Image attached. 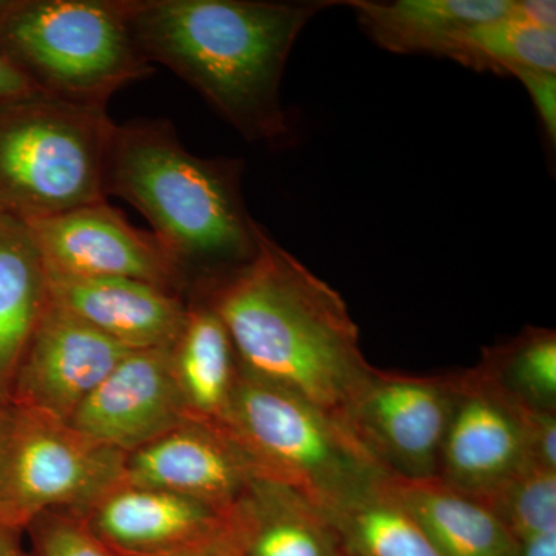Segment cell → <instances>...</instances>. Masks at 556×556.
I'll use <instances>...</instances> for the list:
<instances>
[{"label":"cell","instance_id":"obj_16","mask_svg":"<svg viewBox=\"0 0 556 556\" xmlns=\"http://www.w3.org/2000/svg\"><path fill=\"white\" fill-rule=\"evenodd\" d=\"M365 33L393 53L434 54L455 61L468 30L508 16L511 0H397L346 2Z\"/></svg>","mask_w":556,"mask_h":556},{"label":"cell","instance_id":"obj_12","mask_svg":"<svg viewBox=\"0 0 556 556\" xmlns=\"http://www.w3.org/2000/svg\"><path fill=\"white\" fill-rule=\"evenodd\" d=\"M189 419L169 348L129 351L68 424L130 455Z\"/></svg>","mask_w":556,"mask_h":556},{"label":"cell","instance_id":"obj_30","mask_svg":"<svg viewBox=\"0 0 556 556\" xmlns=\"http://www.w3.org/2000/svg\"><path fill=\"white\" fill-rule=\"evenodd\" d=\"M515 556H556V533L521 541Z\"/></svg>","mask_w":556,"mask_h":556},{"label":"cell","instance_id":"obj_7","mask_svg":"<svg viewBox=\"0 0 556 556\" xmlns=\"http://www.w3.org/2000/svg\"><path fill=\"white\" fill-rule=\"evenodd\" d=\"M126 459L64 420L13 407L0 470V521L25 532L47 511L84 517L123 484Z\"/></svg>","mask_w":556,"mask_h":556},{"label":"cell","instance_id":"obj_10","mask_svg":"<svg viewBox=\"0 0 556 556\" xmlns=\"http://www.w3.org/2000/svg\"><path fill=\"white\" fill-rule=\"evenodd\" d=\"M49 276L123 277L182 295L181 277L150 230L108 200L27 222Z\"/></svg>","mask_w":556,"mask_h":556},{"label":"cell","instance_id":"obj_8","mask_svg":"<svg viewBox=\"0 0 556 556\" xmlns=\"http://www.w3.org/2000/svg\"><path fill=\"white\" fill-rule=\"evenodd\" d=\"M548 413L511 397L481 364L456 371L437 477L477 500L489 496L527 468L540 466L533 439Z\"/></svg>","mask_w":556,"mask_h":556},{"label":"cell","instance_id":"obj_32","mask_svg":"<svg viewBox=\"0 0 556 556\" xmlns=\"http://www.w3.org/2000/svg\"><path fill=\"white\" fill-rule=\"evenodd\" d=\"M11 424H13V405L0 401V470H2L7 447H9Z\"/></svg>","mask_w":556,"mask_h":556},{"label":"cell","instance_id":"obj_6","mask_svg":"<svg viewBox=\"0 0 556 556\" xmlns=\"http://www.w3.org/2000/svg\"><path fill=\"white\" fill-rule=\"evenodd\" d=\"M108 108L35 93L0 101V215L33 222L108 200Z\"/></svg>","mask_w":556,"mask_h":556},{"label":"cell","instance_id":"obj_19","mask_svg":"<svg viewBox=\"0 0 556 556\" xmlns=\"http://www.w3.org/2000/svg\"><path fill=\"white\" fill-rule=\"evenodd\" d=\"M50 302L49 270L27 223L0 215V401Z\"/></svg>","mask_w":556,"mask_h":556},{"label":"cell","instance_id":"obj_14","mask_svg":"<svg viewBox=\"0 0 556 556\" xmlns=\"http://www.w3.org/2000/svg\"><path fill=\"white\" fill-rule=\"evenodd\" d=\"M50 299L130 351L169 350L188 300L148 281L123 277L49 276Z\"/></svg>","mask_w":556,"mask_h":556},{"label":"cell","instance_id":"obj_3","mask_svg":"<svg viewBox=\"0 0 556 556\" xmlns=\"http://www.w3.org/2000/svg\"><path fill=\"white\" fill-rule=\"evenodd\" d=\"M239 159H203L182 146L167 119L116 124L105 195L127 201L148 219L190 294L254 258L260 225L248 212Z\"/></svg>","mask_w":556,"mask_h":556},{"label":"cell","instance_id":"obj_15","mask_svg":"<svg viewBox=\"0 0 556 556\" xmlns=\"http://www.w3.org/2000/svg\"><path fill=\"white\" fill-rule=\"evenodd\" d=\"M230 511L164 490L123 482L83 518L119 555L153 556L211 536L229 521Z\"/></svg>","mask_w":556,"mask_h":556},{"label":"cell","instance_id":"obj_28","mask_svg":"<svg viewBox=\"0 0 556 556\" xmlns=\"http://www.w3.org/2000/svg\"><path fill=\"white\" fill-rule=\"evenodd\" d=\"M508 17L535 25V27L555 30L556 3L547 0H511Z\"/></svg>","mask_w":556,"mask_h":556},{"label":"cell","instance_id":"obj_27","mask_svg":"<svg viewBox=\"0 0 556 556\" xmlns=\"http://www.w3.org/2000/svg\"><path fill=\"white\" fill-rule=\"evenodd\" d=\"M153 556H243V535L233 508L229 521L211 536L177 551Z\"/></svg>","mask_w":556,"mask_h":556},{"label":"cell","instance_id":"obj_1","mask_svg":"<svg viewBox=\"0 0 556 556\" xmlns=\"http://www.w3.org/2000/svg\"><path fill=\"white\" fill-rule=\"evenodd\" d=\"M131 36L150 65L169 68L249 142L281 148L291 123L285 67L300 33L338 2L124 0Z\"/></svg>","mask_w":556,"mask_h":556},{"label":"cell","instance_id":"obj_24","mask_svg":"<svg viewBox=\"0 0 556 556\" xmlns=\"http://www.w3.org/2000/svg\"><path fill=\"white\" fill-rule=\"evenodd\" d=\"M493 514L521 541L556 533V471L533 466L482 497Z\"/></svg>","mask_w":556,"mask_h":556},{"label":"cell","instance_id":"obj_23","mask_svg":"<svg viewBox=\"0 0 556 556\" xmlns=\"http://www.w3.org/2000/svg\"><path fill=\"white\" fill-rule=\"evenodd\" d=\"M455 61L500 75L518 70L556 73V33L508 16L486 22L464 35Z\"/></svg>","mask_w":556,"mask_h":556},{"label":"cell","instance_id":"obj_4","mask_svg":"<svg viewBox=\"0 0 556 556\" xmlns=\"http://www.w3.org/2000/svg\"><path fill=\"white\" fill-rule=\"evenodd\" d=\"M0 56L40 93L98 108L153 73L124 0H0Z\"/></svg>","mask_w":556,"mask_h":556},{"label":"cell","instance_id":"obj_20","mask_svg":"<svg viewBox=\"0 0 556 556\" xmlns=\"http://www.w3.org/2000/svg\"><path fill=\"white\" fill-rule=\"evenodd\" d=\"M243 556H343L327 518L295 490L258 478L233 507Z\"/></svg>","mask_w":556,"mask_h":556},{"label":"cell","instance_id":"obj_33","mask_svg":"<svg viewBox=\"0 0 556 556\" xmlns=\"http://www.w3.org/2000/svg\"><path fill=\"white\" fill-rule=\"evenodd\" d=\"M343 556H346L345 554H343Z\"/></svg>","mask_w":556,"mask_h":556},{"label":"cell","instance_id":"obj_31","mask_svg":"<svg viewBox=\"0 0 556 556\" xmlns=\"http://www.w3.org/2000/svg\"><path fill=\"white\" fill-rule=\"evenodd\" d=\"M22 533L0 521V556H31L22 544Z\"/></svg>","mask_w":556,"mask_h":556},{"label":"cell","instance_id":"obj_25","mask_svg":"<svg viewBox=\"0 0 556 556\" xmlns=\"http://www.w3.org/2000/svg\"><path fill=\"white\" fill-rule=\"evenodd\" d=\"M31 556H123L70 511H47L28 526Z\"/></svg>","mask_w":556,"mask_h":556},{"label":"cell","instance_id":"obj_5","mask_svg":"<svg viewBox=\"0 0 556 556\" xmlns=\"http://www.w3.org/2000/svg\"><path fill=\"white\" fill-rule=\"evenodd\" d=\"M222 426L260 477L324 511L391 478L338 417L240 367Z\"/></svg>","mask_w":556,"mask_h":556},{"label":"cell","instance_id":"obj_2","mask_svg":"<svg viewBox=\"0 0 556 556\" xmlns=\"http://www.w3.org/2000/svg\"><path fill=\"white\" fill-rule=\"evenodd\" d=\"M240 367L346 424L371 378L345 300L260 225L254 258L207 291Z\"/></svg>","mask_w":556,"mask_h":556},{"label":"cell","instance_id":"obj_13","mask_svg":"<svg viewBox=\"0 0 556 556\" xmlns=\"http://www.w3.org/2000/svg\"><path fill=\"white\" fill-rule=\"evenodd\" d=\"M258 478L257 467L225 427L189 419L127 455L123 482L230 511Z\"/></svg>","mask_w":556,"mask_h":556},{"label":"cell","instance_id":"obj_22","mask_svg":"<svg viewBox=\"0 0 556 556\" xmlns=\"http://www.w3.org/2000/svg\"><path fill=\"white\" fill-rule=\"evenodd\" d=\"M479 364L526 407L556 413L554 329L527 327L517 338L486 348Z\"/></svg>","mask_w":556,"mask_h":556},{"label":"cell","instance_id":"obj_9","mask_svg":"<svg viewBox=\"0 0 556 556\" xmlns=\"http://www.w3.org/2000/svg\"><path fill=\"white\" fill-rule=\"evenodd\" d=\"M456 394V371L408 375L372 369L346 426L391 478L437 477Z\"/></svg>","mask_w":556,"mask_h":556},{"label":"cell","instance_id":"obj_29","mask_svg":"<svg viewBox=\"0 0 556 556\" xmlns=\"http://www.w3.org/2000/svg\"><path fill=\"white\" fill-rule=\"evenodd\" d=\"M35 91L38 90L5 58L0 56V101L24 97Z\"/></svg>","mask_w":556,"mask_h":556},{"label":"cell","instance_id":"obj_17","mask_svg":"<svg viewBox=\"0 0 556 556\" xmlns=\"http://www.w3.org/2000/svg\"><path fill=\"white\" fill-rule=\"evenodd\" d=\"M388 492L444 556H515L519 541L477 497L438 477L388 478Z\"/></svg>","mask_w":556,"mask_h":556},{"label":"cell","instance_id":"obj_26","mask_svg":"<svg viewBox=\"0 0 556 556\" xmlns=\"http://www.w3.org/2000/svg\"><path fill=\"white\" fill-rule=\"evenodd\" d=\"M521 80L540 113L541 123L552 144L556 141V76L540 70H518L511 73Z\"/></svg>","mask_w":556,"mask_h":556},{"label":"cell","instance_id":"obj_21","mask_svg":"<svg viewBox=\"0 0 556 556\" xmlns=\"http://www.w3.org/2000/svg\"><path fill=\"white\" fill-rule=\"evenodd\" d=\"M386 481L353 500L321 511L338 536L343 554L444 556L388 492Z\"/></svg>","mask_w":556,"mask_h":556},{"label":"cell","instance_id":"obj_18","mask_svg":"<svg viewBox=\"0 0 556 556\" xmlns=\"http://www.w3.org/2000/svg\"><path fill=\"white\" fill-rule=\"evenodd\" d=\"M170 358L190 419L222 426L239 379L240 362L225 321L206 295H190Z\"/></svg>","mask_w":556,"mask_h":556},{"label":"cell","instance_id":"obj_11","mask_svg":"<svg viewBox=\"0 0 556 556\" xmlns=\"http://www.w3.org/2000/svg\"><path fill=\"white\" fill-rule=\"evenodd\" d=\"M129 351L50 299L17 368L10 404L70 422Z\"/></svg>","mask_w":556,"mask_h":556}]
</instances>
